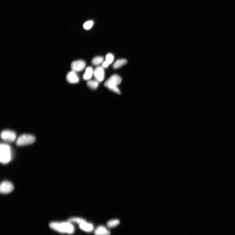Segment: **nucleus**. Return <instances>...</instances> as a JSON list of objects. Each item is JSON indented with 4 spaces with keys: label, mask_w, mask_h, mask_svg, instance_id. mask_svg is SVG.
Here are the masks:
<instances>
[{
    "label": "nucleus",
    "mask_w": 235,
    "mask_h": 235,
    "mask_svg": "<svg viewBox=\"0 0 235 235\" xmlns=\"http://www.w3.org/2000/svg\"><path fill=\"white\" fill-rule=\"evenodd\" d=\"M49 226L51 228L60 233L71 234L74 231V227L69 221L60 222H53L50 223Z\"/></svg>",
    "instance_id": "nucleus-1"
},
{
    "label": "nucleus",
    "mask_w": 235,
    "mask_h": 235,
    "mask_svg": "<svg viewBox=\"0 0 235 235\" xmlns=\"http://www.w3.org/2000/svg\"><path fill=\"white\" fill-rule=\"evenodd\" d=\"M121 77L117 74H114L105 82L104 85L115 92L120 94L121 92L117 86L121 83Z\"/></svg>",
    "instance_id": "nucleus-2"
},
{
    "label": "nucleus",
    "mask_w": 235,
    "mask_h": 235,
    "mask_svg": "<svg viewBox=\"0 0 235 235\" xmlns=\"http://www.w3.org/2000/svg\"><path fill=\"white\" fill-rule=\"evenodd\" d=\"M12 153L10 146L6 144L1 143L0 146V161L3 164H6L11 159Z\"/></svg>",
    "instance_id": "nucleus-3"
},
{
    "label": "nucleus",
    "mask_w": 235,
    "mask_h": 235,
    "mask_svg": "<svg viewBox=\"0 0 235 235\" xmlns=\"http://www.w3.org/2000/svg\"><path fill=\"white\" fill-rule=\"evenodd\" d=\"M35 140V138L33 135L29 134L21 135L16 140V144L18 146H23L30 145Z\"/></svg>",
    "instance_id": "nucleus-4"
},
{
    "label": "nucleus",
    "mask_w": 235,
    "mask_h": 235,
    "mask_svg": "<svg viewBox=\"0 0 235 235\" xmlns=\"http://www.w3.org/2000/svg\"><path fill=\"white\" fill-rule=\"evenodd\" d=\"M1 137L2 140L12 143L16 140L17 135L14 131L10 130H4L1 132Z\"/></svg>",
    "instance_id": "nucleus-5"
},
{
    "label": "nucleus",
    "mask_w": 235,
    "mask_h": 235,
    "mask_svg": "<svg viewBox=\"0 0 235 235\" xmlns=\"http://www.w3.org/2000/svg\"><path fill=\"white\" fill-rule=\"evenodd\" d=\"M14 189L13 184L8 181H2L0 186V191L3 194L9 193L12 191Z\"/></svg>",
    "instance_id": "nucleus-6"
},
{
    "label": "nucleus",
    "mask_w": 235,
    "mask_h": 235,
    "mask_svg": "<svg viewBox=\"0 0 235 235\" xmlns=\"http://www.w3.org/2000/svg\"><path fill=\"white\" fill-rule=\"evenodd\" d=\"M86 63L83 60H79L73 61L71 64V67L75 72L82 71L86 66Z\"/></svg>",
    "instance_id": "nucleus-7"
},
{
    "label": "nucleus",
    "mask_w": 235,
    "mask_h": 235,
    "mask_svg": "<svg viewBox=\"0 0 235 235\" xmlns=\"http://www.w3.org/2000/svg\"><path fill=\"white\" fill-rule=\"evenodd\" d=\"M93 75L96 81L99 82L103 81L105 77V72L103 67L98 66L96 68L93 72Z\"/></svg>",
    "instance_id": "nucleus-8"
},
{
    "label": "nucleus",
    "mask_w": 235,
    "mask_h": 235,
    "mask_svg": "<svg viewBox=\"0 0 235 235\" xmlns=\"http://www.w3.org/2000/svg\"><path fill=\"white\" fill-rule=\"evenodd\" d=\"M66 79L70 83H76L79 81V78L76 72L72 71L69 72L67 75Z\"/></svg>",
    "instance_id": "nucleus-9"
},
{
    "label": "nucleus",
    "mask_w": 235,
    "mask_h": 235,
    "mask_svg": "<svg viewBox=\"0 0 235 235\" xmlns=\"http://www.w3.org/2000/svg\"><path fill=\"white\" fill-rule=\"evenodd\" d=\"M95 235H109L110 232L105 227L100 226L95 229Z\"/></svg>",
    "instance_id": "nucleus-10"
},
{
    "label": "nucleus",
    "mask_w": 235,
    "mask_h": 235,
    "mask_svg": "<svg viewBox=\"0 0 235 235\" xmlns=\"http://www.w3.org/2000/svg\"><path fill=\"white\" fill-rule=\"evenodd\" d=\"M79 227L82 230L87 232H92L93 229L92 224L86 221L79 224Z\"/></svg>",
    "instance_id": "nucleus-11"
},
{
    "label": "nucleus",
    "mask_w": 235,
    "mask_h": 235,
    "mask_svg": "<svg viewBox=\"0 0 235 235\" xmlns=\"http://www.w3.org/2000/svg\"><path fill=\"white\" fill-rule=\"evenodd\" d=\"M93 69L90 67H88L86 69V71L83 76V78L85 80H88L91 78L93 74Z\"/></svg>",
    "instance_id": "nucleus-12"
},
{
    "label": "nucleus",
    "mask_w": 235,
    "mask_h": 235,
    "mask_svg": "<svg viewBox=\"0 0 235 235\" xmlns=\"http://www.w3.org/2000/svg\"><path fill=\"white\" fill-rule=\"evenodd\" d=\"M127 62V60L124 59L117 60L114 64L113 67L114 69L119 68L125 65Z\"/></svg>",
    "instance_id": "nucleus-13"
},
{
    "label": "nucleus",
    "mask_w": 235,
    "mask_h": 235,
    "mask_svg": "<svg viewBox=\"0 0 235 235\" xmlns=\"http://www.w3.org/2000/svg\"><path fill=\"white\" fill-rule=\"evenodd\" d=\"M87 86L91 89L95 90L97 89L99 85V82L97 81H90L87 83Z\"/></svg>",
    "instance_id": "nucleus-14"
},
{
    "label": "nucleus",
    "mask_w": 235,
    "mask_h": 235,
    "mask_svg": "<svg viewBox=\"0 0 235 235\" xmlns=\"http://www.w3.org/2000/svg\"><path fill=\"white\" fill-rule=\"evenodd\" d=\"M68 221L70 222H74L79 224V225L86 221L83 218L76 217L70 218L68 220Z\"/></svg>",
    "instance_id": "nucleus-15"
},
{
    "label": "nucleus",
    "mask_w": 235,
    "mask_h": 235,
    "mask_svg": "<svg viewBox=\"0 0 235 235\" xmlns=\"http://www.w3.org/2000/svg\"><path fill=\"white\" fill-rule=\"evenodd\" d=\"M120 222V221L118 220H113L108 221L107 225L109 228H113L118 225Z\"/></svg>",
    "instance_id": "nucleus-16"
},
{
    "label": "nucleus",
    "mask_w": 235,
    "mask_h": 235,
    "mask_svg": "<svg viewBox=\"0 0 235 235\" xmlns=\"http://www.w3.org/2000/svg\"><path fill=\"white\" fill-rule=\"evenodd\" d=\"M104 60V58L102 57L97 56L95 57L92 60V63L93 65H98L102 63Z\"/></svg>",
    "instance_id": "nucleus-17"
},
{
    "label": "nucleus",
    "mask_w": 235,
    "mask_h": 235,
    "mask_svg": "<svg viewBox=\"0 0 235 235\" xmlns=\"http://www.w3.org/2000/svg\"><path fill=\"white\" fill-rule=\"evenodd\" d=\"M93 25V22L92 21H88L85 23L83 25V28L86 30H89L91 28Z\"/></svg>",
    "instance_id": "nucleus-18"
},
{
    "label": "nucleus",
    "mask_w": 235,
    "mask_h": 235,
    "mask_svg": "<svg viewBox=\"0 0 235 235\" xmlns=\"http://www.w3.org/2000/svg\"><path fill=\"white\" fill-rule=\"evenodd\" d=\"M114 56L113 54L109 53L107 55L106 57V61L109 64L113 62L114 60Z\"/></svg>",
    "instance_id": "nucleus-19"
},
{
    "label": "nucleus",
    "mask_w": 235,
    "mask_h": 235,
    "mask_svg": "<svg viewBox=\"0 0 235 235\" xmlns=\"http://www.w3.org/2000/svg\"><path fill=\"white\" fill-rule=\"evenodd\" d=\"M109 64L106 61H104L102 64V66L104 68H107L108 67Z\"/></svg>",
    "instance_id": "nucleus-20"
}]
</instances>
